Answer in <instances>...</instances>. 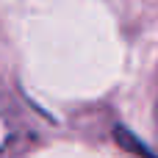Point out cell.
I'll return each instance as SVG.
<instances>
[{
    "instance_id": "6da1fadb",
    "label": "cell",
    "mask_w": 158,
    "mask_h": 158,
    "mask_svg": "<svg viewBox=\"0 0 158 158\" xmlns=\"http://www.w3.org/2000/svg\"><path fill=\"white\" fill-rule=\"evenodd\" d=\"M114 136H117V142H119L125 150H131V153H136V156H142V158H156L144 144H142V142H139V139H136V136H133V133H128L125 128H117Z\"/></svg>"
}]
</instances>
